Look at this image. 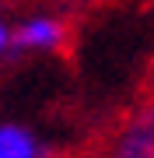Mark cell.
<instances>
[{
  "label": "cell",
  "instance_id": "6da1fadb",
  "mask_svg": "<svg viewBox=\"0 0 154 158\" xmlns=\"http://www.w3.org/2000/svg\"><path fill=\"white\" fill-rule=\"evenodd\" d=\"M109 158H154V98L123 119L109 144Z\"/></svg>",
  "mask_w": 154,
  "mask_h": 158
},
{
  "label": "cell",
  "instance_id": "7a4b0ae2",
  "mask_svg": "<svg viewBox=\"0 0 154 158\" xmlns=\"http://www.w3.org/2000/svg\"><path fill=\"white\" fill-rule=\"evenodd\" d=\"M70 42V32L60 18H28L11 32V46L18 49H63Z\"/></svg>",
  "mask_w": 154,
  "mask_h": 158
},
{
  "label": "cell",
  "instance_id": "3957f363",
  "mask_svg": "<svg viewBox=\"0 0 154 158\" xmlns=\"http://www.w3.org/2000/svg\"><path fill=\"white\" fill-rule=\"evenodd\" d=\"M0 158H46V148L25 127H0Z\"/></svg>",
  "mask_w": 154,
  "mask_h": 158
},
{
  "label": "cell",
  "instance_id": "277c9868",
  "mask_svg": "<svg viewBox=\"0 0 154 158\" xmlns=\"http://www.w3.org/2000/svg\"><path fill=\"white\" fill-rule=\"evenodd\" d=\"M7 46H11V32H7V25L0 21V53H4Z\"/></svg>",
  "mask_w": 154,
  "mask_h": 158
},
{
  "label": "cell",
  "instance_id": "5b68a950",
  "mask_svg": "<svg viewBox=\"0 0 154 158\" xmlns=\"http://www.w3.org/2000/svg\"><path fill=\"white\" fill-rule=\"evenodd\" d=\"M147 85L154 88V60H151V67H147Z\"/></svg>",
  "mask_w": 154,
  "mask_h": 158
}]
</instances>
